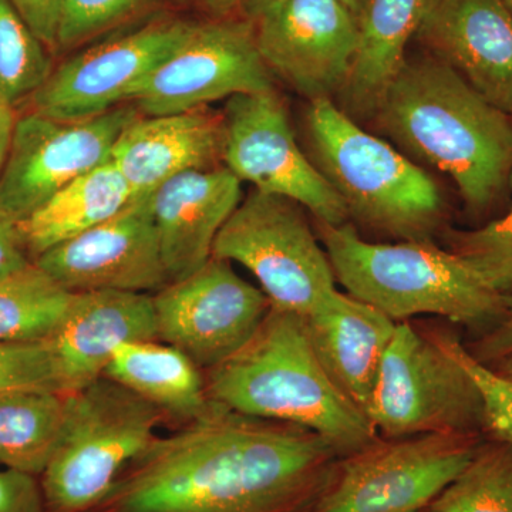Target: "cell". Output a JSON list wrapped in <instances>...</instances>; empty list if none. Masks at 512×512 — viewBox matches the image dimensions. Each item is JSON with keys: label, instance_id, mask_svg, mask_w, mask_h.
Returning a JSON list of instances; mask_svg holds the SVG:
<instances>
[{"label": "cell", "instance_id": "cell-1", "mask_svg": "<svg viewBox=\"0 0 512 512\" xmlns=\"http://www.w3.org/2000/svg\"><path fill=\"white\" fill-rule=\"evenodd\" d=\"M339 458L311 430L211 402L158 437L92 512H311Z\"/></svg>", "mask_w": 512, "mask_h": 512}, {"label": "cell", "instance_id": "cell-2", "mask_svg": "<svg viewBox=\"0 0 512 512\" xmlns=\"http://www.w3.org/2000/svg\"><path fill=\"white\" fill-rule=\"evenodd\" d=\"M394 143L446 173L474 211L512 174V119L440 59L404 63L375 114Z\"/></svg>", "mask_w": 512, "mask_h": 512}, {"label": "cell", "instance_id": "cell-3", "mask_svg": "<svg viewBox=\"0 0 512 512\" xmlns=\"http://www.w3.org/2000/svg\"><path fill=\"white\" fill-rule=\"evenodd\" d=\"M205 386L211 402L311 430L340 457L379 439L365 412L326 373L306 320L296 313L271 306L247 345L208 370Z\"/></svg>", "mask_w": 512, "mask_h": 512}, {"label": "cell", "instance_id": "cell-4", "mask_svg": "<svg viewBox=\"0 0 512 512\" xmlns=\"http://www.w3.org/2000/svg\"><path fill=\"white\" fill-rule=\"evenodd\" d=\"M318 232L336 281L352 298L396 323L416 315L443 316L467 326H495L503 319L504 295L431 239L373 244L348 222H319Z\"/></svg>", "mask_w": 512, "mask_h": 512}, {"label": "cell", "instance_id": "cell-5", "mask_svg": "<svg viewBox=\"0 0 512 512\" xmlns=\"http://www.w3.org/2000/svg\"><path fill=\"white\" fill-rule=\"evenodd\" d=\"M315 165L360 224L404 241L431 239L444 215L439 187L382 138L323 97L308 109Z\"/></svg>", "mask_w": 512, "mask_h": 512}, {"label": "cell", "instance_id": "cell-6", "mask_svg": "<svg viewBox=\"0 0 512 512\" xmlns=\"http://www.w3.org/2000/svg\"><path fill=\"white\" fill-rule=\"evenodd\" d=\"M165 420L154 404L106 376L66 394L62 440L39 477L46 512H92L160 437Z\"/></svg>", "mask_w": 512, "mask_h": 512}, {"label": "cell", "instance_id": "cell-7", "mask_svg": "<svg viewBox=\"0 0 512 512\" xmlns=\"http://www.w3.org/2000/svg\"><path fill=\"white\" fill-rule=\"evenodd\" d=\"M212 256L245 266L272 308L303 318L338 292L305 208L281 195L252 191L221 228Z\"/></svg>", "mask_w": 512, "mask_h": 512}, {"label": "cell", "instance_id": "cell-8", "mask_svg": "<svg viewBox=\"0 0 512 512\" xmlns=\"http://www.w3.org/2000/svg\"><path fill=\"white\" fill-rule=\"evenodd\" d=\"M365 413L387 439L484 429L477 384L431 335L407 322L397 323Z\"/></svg>", "mask_w": 512, "mask_h": 512}, {"label": "cell", "instance_id": "cell-9", "mask_svg": "<svg viewBox=\"0 0 512 512\" xmlns=\"http://www.w3.org/2000/svg\"><path fill=\"white\" fill-rule=\"evenodd\" d=\"M477 434L377 439L339 460L311 512H420L470 463Z\"/></svg>", "mask_w": 512, "mask_h": 512}, {"label": "cell", "instance_id": "cell-10", "mask_svg": "<svg viewBox=\"0 0 512 512\" xmlns=\"http://www.w3.org/2000/svg\"><path fill=\"white\" fill-rule=\"evenodd\" d=\"M136 106L79 121L50 119L30 111L16 121L0 173V217L28 220L67 184L110 160L114 143L136 117Z\"/></svg>", "mask_w": 512, "mask_h": 512}, {"label": "cell", "instance_id": "cell-11", "mask_svg": "<svg viewBox=\"0 0 512 512\" xmlns=\"http://www.w3.org/2000/svg\"><path fill=\"white\" fill-rule=\"evenodd\" d=\"M222 114V161L241 183L298 202L323 224L348 222L342 197L296 143L288 110L275 89L229 97Z\"/></svg>", "mask_w": 512, "mask_h": 512}, {"label": "cell", "instance_id": "cell-12", "mask_svg": "<svg viewBox=\"0 0 512 512\" xmlns=\"http://www.w3.org/2000/svg\"><path fill=\"white\" fill-rule=\"evenodd\" d=\"M153 301L158 340L181 350L205 372L244 348L271 309L261 288L214 256L154 293Z\"/></svg>", "mask_w": 512, "mask_h": 512}, {"label": "cell", "instance_id": "cell-13", "mask_svg": "<svg viewBox=\"0 0 512 512\" xmlns=\"http://www.w3.org/2000/svg\"><path fill=\"white\" fill-rule=\"evenodd\" d=\"M272 89L254 23L217 20L195 23L183 45L151 73L131 101L144 116H164Z\"/></svg>", "mask_w": 512, "mask_h": 512}, {"label": "cell", "instance_id": "cell-14", "mask_svg": "<svg viewBox=\"0 0 512 512\" xmlns=\"http://www.w3.org/2000/svg\"><path fill=\"white\" fill-rule=\"evenodd\" d=\"M195 23L165 19L90 47L52 70L29 97L32 111L62 121L92 119L133 100Z\"/></svg>", "mask_w": 512, "mask_h": 512}, {"label": "cell", "instance_id": "cell-15", "mask_svg": "<svg viewBox=\"0 0 512 512\" xmlns=\"http://www.w3.org/2000/svg\"><path fill=\"white\" fill-rule=\"evenodd\" d=\"M35 264L69 292L119 291L154 295L170 284L151 195L37 256Z\"/></svg>", "mask_w": 512, "mask_h": 512}, {"label": "cell", "instance_id": "cell-16", "mask_svg": "<svg viewBox=\"0 0 512 512\" xmlns=\"http://www.w3.org/2000/svg\"><path fill=\"white\" fill-rule=\"evenodd\" d=\"M272 74L309 100L342 92L357 49V20L342 0H288L255 25Z\"/></svg>", "mask_w": 512, "mask_h": 512}, {"label": "cell", "instance_id": "cell-17", "mask_svg": "<svg viewBox=\"0 0 512 512\" xmlns=\"http://www.w3.org/2000/svg\"><path fill=\"white\" fill-rule=\"evenodd\" d=\"M416 36L512 116V13L503 0H424Z\"/></svg>", "mask_w": 512, "mask_h": 512}, {"label": "cell", "instance_id": "cell-18", "mask_svg": "<svg viewBox=\"0 0 512 512\" xmlns=\"http://www.w3.org/2000/svg\"><path fill=\"white\" fill-rule=\"evenodd\" d=\"M224 141V114L208 106L164 116L140 114L121 131L110 161L137 200L177 175L220 167Z\"/></svg>", "mask_w": 512, "mask_h": 512}, {"label": "cell", "instance_id": "cell-19", "mask_svg": "<svg viewBox=\"0 0 512 512\" xmlns=\"http://www.w3.org/2000/svg\"><path fill=\"white\" fill-rule=\"evenodd\" d=\"M241 201V181L227 167L188 171L151 194L170 282L180 281L210 261L215 239Z\"/></svg>", "mask_w": 512, "mask_h": 512}, {"label": "cell", "instance_id": "cell-20", "mask_svg": "<svg viewBox=\"0 0 512 512\" xmlns=\"http://www.w3.org/2000/svg\"><path fill=\"white\" fill-rule=\"evenodd\" d=\"M49 340L66 394L104 375L117 346L158 340L150 293H74L69 312Z\"/></svg>", "mask_w": 512, "mask_h": 512}, {"label": "cell", "instance_id": "cell-21", "mask_svg": "<svg viewBox=\"0 0 512 512\" xmlns=\"http://www.w3.org/2000/svg\"><path fill=\"white\" fill-rule=\"evenodd\" d=\"M305 320L326 373L365 412L397 323L339 291Z\"/></svg>", "mask_w": 512, "mask_h": 512}, {"label": "cell", "instance_id": "cell-22", "mask_svg": "<svg viewBox=\"0 0 512 512\" xmlns=\"http://www.w3.org/2000/svg\"><path fill=\"white\" fill-rule=\"evenodd\" d=\"M424 0H367L357 19V49L350 76L338 94L340 109L355 119L375 117L403 69L416 36Z\"/></svg>", "mask_w": 512, "mask_h": 512}, {"label": "cell", "instance_id": "cell-23", "mask_svg": "<svg viewBox=\"0 0 512 512\" xmlns=\"http://www.w3.org/2000/svg\"><path fill=\"white\" fill-rule=\"evenodd\" d=\"M103 376L154 404L167 419L183 424L197 419L211 404L202 370L161 340L117 346Z\"/></svg>", "mask_w": 512, "mask_h": 512}, {"label": "cell", "instance_id": "cell-24", "mask_svg": "<svg viewBox=\"0 0 512 512\" xmlns=\"http://www.w3.org/2000/svg\"><path fill=\"white\" fill-rule=\"evenodd\" d=\"M133 200L123 175L107 160L56 192L16 228L29 258L35 261L50 248L110 220Z\"/></svg>", "mask_w": 512, "mask_h": 512}, {"label": "cell", "instance_id": "cell-25", "mask_svg": "<svg viewBox=\"0 0 512 512\" xmlns=\"http://www.w3.org/2000/svg\"><path fill=\"white\" fill-rule=\"evenodd\" d=\"M64 421L66 394H0V467L42 476L62 440Z\"/></svg>", "mask_w": 512, "mask_h": 512}, {"label": "cell", "instance_id": "cell-26", "mask_svg": "<svg viewBox=\"0 0 512 512\" xmlns=\"http://www.w3.org/2000/svg\"><path fill=\"white\" fill-rule=\"evenodd\" d=\"M73 296L35 262L0 278V342L52 338L69 312Z\"/></svg>", "mask_w": 512, "mask_h": 512}, {"label": "cell", "instance_id": "cell-27", "mask_svg": "<svg viewBox=\"0 0 512 512\" xmlns=\"http://www.w3.org/2000/svg\"><path fill=\"white\" fill-rule=\"evenodd\" d=\"M429 512H512V443L493 439L478 446Z\"/></svg>", "mask_w": 512, "mask_h": 512}, {"label": "cell", "instance_id": "cell-28", "mask_svg": "<svg viewBox=\"0 0 512 512\" xmlns=\"http://www.w3.org/2000/svg\"><path fill=\"white\" fill-rule=\"evenodd\" d=\"M47 47L10 0H0V97L15 106L29 99L52 73Z\"/></svg>", "mask_w": 512, "mask_h": 512}, {"label": "cell", "instance_id": "cell-29", "mask_svg": "<svg viewBox=\"0 0 512 512\" xmlns=\"http://www.w3.org/2000/svg\"><path fill=\"white\" fill-rule=\"evenodd\" d=\"M512 188V174L510 183ZM451 252L456 254L488 288L512 293V207L501 220L476 231H451L447 235Z\"/></svg>", "mask_w": 512, "mask_h": 512}, {"label": "cell", "instance_id": "cell-30", "mask_svg": "<svg viewBox=\"0 0 512 512\" xmlns=\"http://www.w3.org/2000/svg\"><path fill=\"white\" fill-rule=\"evenodd\" d=\"M440 348L453 357L477 384L484 403V430L494 440L512 443V380L478 362L454 335L431 333Z\"/></svg>", "mask_w": 512, "mask_h": 512}, {"label": "cell", "instance_id": "cell-31", "mask_svg": "<svg viewBox=\"0 0 512 512\" xmlns=\"http://www.w3.org/2000/svg\"><path fill=\"white\" fill-rule=\"evenodd\" d=\"M23 390L66 394L49 340L0 342V394Z\"/></svg>", "mask_w": 512, "mask_h": 512}, {"label": "cell", "instance_id": "cell-32", "mask_svg": "<svg viewBox=\"0 0 512 512\" xmlns=\"http://www.w3.org/2000/svg\"><path fill=\"white\" fill-rule=\"evenodd\" d=\"M153 0H62L57 47L70 49L147 8Z\"/></svg>", "mask_w": 512, "mask_h": 512}, {"label": "cell", "instance_id": "cell-33", "mask_svg": "<svg viewBox=\"0 0 512 512\" xmlns=\"http://www.w3.org/2000/svg\"><path fill=\"white\" fill-rule=\"evenodd\" d=\"M0 512H46L39 477L0 467Z\"/></svg>", "mask_w": 512, "mask_h": 512}, {"label": "cell", "instance_id": "cell-34", "mask_svg": "<svg viewBox=\"0 0 512 512\" xmlns=\"http://www.w3.org/2000/svg\"><path fill=\"white\" fill-rule=\"evenodd\" d=\"M37 39L46 47H57L62 0H10Z\"/></svg>", "mask_w": 512, "mask_h": 512}, {"label": "cell", "instance_id": "cell-35", "mask_svg": "<svg viewBox=\"0 0 512 512\" xmlns=\"http://www.w3.org/2000/svg\"><path fill=\"white\" fill-rule=\"evenodd\" d=\"M505 313L503 319L494 326L480 342L468 350L478 362L484 365L498 363L512 355V293L504 295Z\"/></svg>", "mask_w": 512, "mask_h": 512}, {"label": "cell", "instance_id": "cell-36", "mask_svg": "<svg viewBox=\"0 0 512 512\" xmlns=\"http://www.w3.org/2000/svg\"><path fill=\"white\" fill-rule=\"evenodd\" d=\"M16 225L0 217V278L32 264Z\"/></svg>", "mask_w": 512, "mask_h": 512}, {"label": "cell", "instance_id": "cell-37", "mask_svg": "<svg viewBox=\"0 0 512 512\" xmlns=\"http://www.w3.org/2000/svg\"><path fill=\"white\" fill-rule=\"evenodd\" d=\"M12 104L0 97V173L5 167L10 146H12L13 133H15L16 117Z\"/></svg>", "mask_w": 512, "mask_h": 512}, {"label": "cell", "instance_id": "cell-38", "mask_svg": "<svg viewBox=\"0 0 512 512\" xmlns=\"http://www.w3.org/2000/svg\"><path fill=\"white\" fill-rule=\"evenodd\" d=\"M288 0H238V9L244 13L248 22L258 25L259 22L274 15Z\"/></svg>", "mask_w": 512, "mask_h": 512}, {"label": "cell", "instance_id": "cell-39", "mask_svg": "<svg viewBox=\"0 0 512 512\" xmlns=\"http://www.w3.org/2000/svg\"><path fill=\"white\" fill-rule=\"evenodd\" d=\"M190 2L201 6L218 18H225L232 10L238 9V0H190Z\"/></svg>", "mask_w": 512, "mask_h": 512}, {"label": "cell", "instance_id": "cell-40", "mask_svg": "<svg viewBox=\"0 0 512 512\" xmlns=\"http://www.w3.org/2000/svg\"><path fill=\"white\" fill-rule=\"evenodd\" d=\"M342 3L353 13V16H355L357 20L359 19L360 13L365 9L367 0H342Z\"/></svg>", "mask_w": 512, "mask_h": 512}, {"label": "cell", "instance_id": "cell-41", "mask_svg": "<svg viewBox=\"0 0 512 512\" xmlns=\"http://www.w3.org/2000/svg\"><path fill=\"white\" fill-rule=\"evenodd\" d=\"M497 372L512 380V355L505 357V359L498 362Z\"/></svg>", "mask_w": 512, "mask_h": 512}, {"label": "cell", "instance_id": "cell-42", "mask_svg": "<svg viewBox=\"0 0 512 512\" xmlns=\"http://www.w3.org/2000/svg\"><path fill=\"white\" fill-rule=\"evenodd\" d=\"M505 6H507L508 10L512 13V0H503Z\"/></svg>", "mask_w": 512, "mask_h": 512}, {"label": "cell", "instance_id": "cell-43", "mask_svg": "<svg viewBox=\"0 0 512 512\" xmlns=\"http://www.w3.org/2000/svg\"><path fill=\"white\" fill-rule=\"evenodd\" d=\"M511 119H512V116H511Z\"/></svg>", "mask_w": 512, "mask_h": 512}]
</instances>
